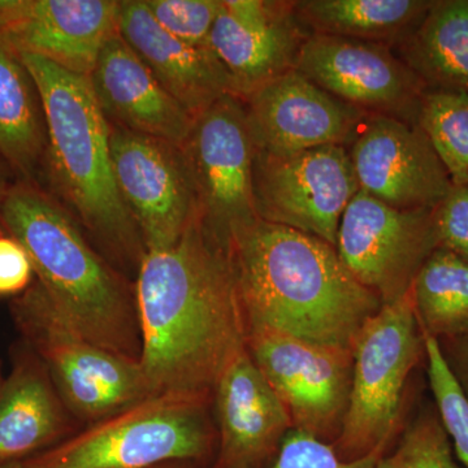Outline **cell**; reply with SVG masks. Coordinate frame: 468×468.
<instances>
[{
  "mask_svg": "<svg viewBox=\"0 0 468 468\" xmlns=\"http://www.w3.org/2000/svg\"><path fill=\"white\" fill-rule=\"evenodd\" d=\"M134 284L140 362L153 392L214 396L224 372L248 350L229 251L197 212L174 246L147 252Z\"/></svg>",
  "mask_w": 468,
  "mask_h": 468,
  "instance_id": "1",
  "label": "cell"
},
{
  "mask_svg": "<svg viewBox=\"0 0 468 468\" xmlns=\"http://www.w3.org/2000/svg\"><path fill=\"white\" fill-rule=\"evenodd\" d=\"M249 332H282L314 343L353 346L383 307L351 275L331 243L258 220L229 246Z\"/></svg>",
  "mask_w": 468,
  "mask_h": 468,
  "instance_id": "2",
  "label": "cell"
},
{
  "mask_svg": "<svg viewBox=\"0 0 468 468\" xmlns=\"http://www.w3.org/2000/svg\"><path fill=\"white\" fill-rule=\"evenodd\" d=\"M41 95L48 150L41 186L81 226L107 261L135 280L147 250L113 175L111 125L89 77L36 55H18Z\"/></svg>",
  "mask_w": 468,
  "mask_h": 468,
  "instance_id": "3",
  "label": "cell"
},
{
  "mask_svg": "<svg viewBox=\"0 0 468 468\" xmlns=\"http://www.w3.org/2000/svg\"><path fill=\"white\" fill-rule=\"evenodd\" d=\"M0 230L26 249L37 282L85 337L141 359L133 280L101 254L58 199L41 185L12 183L0 199Z\"/></svg>",
  "mask_w": 468,
  "mask_h": 468,
  "instance_id": "4",
  "label": "cell"
},
{
  "mask_svg": "<svg viewBox=\"0 0 468 468\" xmlns=\"http://www.w3.org/2000/svg\"><path fill=\"white\" fill-rule=\"evenodd\" d=\"M212 396L154 393L23 462L26 468H153L208 458L218 445Z\"/></svg>",
  "mask_w": 468,
  "mask_h": 468,
  "instance_id": "5",
  "label": "cell"
},
{
  "mask_svg": "<svg viewBox=\"0 0 468 468\" xmlns=\"http://www.w3.org/2000/svg\"><path fill=\"white\" fill-rule=\"evenodd\" d=\"M21 335L50 374L80 424L95 423L154 394L140 360L125 358L85 337L38 282L11 301Z\"/></svg>",
  "mask_w": 468,
  "mask_h": 468,
  "instance_id": "6",
  "label": "cell"
},
{
  "mask_svg": "<svg viewBox=\"0 0 468 468\" xmlns=\"http://www.w3.org/2000/svg\"><path fill=\"white\" fill-rule=\"evenodd\" d=\"M353 384L340 436L332 446L343 461L385 454L401 421L410 374L426 358L423 331L410 291L384 304L354 340Z\"/></svg>",
  "mask_w": 468,
  "mask_h": 468,
  "instance_id": "7",
  "label": "cell"
},
{
  "mask_svg": "<svg viewBox=\"0 0 468 468\" xmlns=\"http://www.w3.org/2000/svg\"><path fill=\"white\" fill-rule=\"evenodd\" d=\"M183 149L199 218L229 251L234 237L260 220L252 193L257 146L241 98L223 95L197 116Z\"/></svg>",
  "mask_w": 468,
  "mask_h": 468,
  "instance_id": "8",
  "label": "cell"
},
{
  "mask_svg": "<svg viewBox=\"0 0 468 468\" xmlns=\"http://www.w3.org/2000/svg\"><path fill=\"white\" fill-rule=\"evenodd\" d=\"M248 351L284 403L292 428L332 445L349 408L353 350L255 329Z\"/></svg>",
  "mask_w": 468,
  "mask_h": 468,
  "instance_id": "9",
  "label": "cell"
},
{
  "mask_svg": "<svg viewBox=\"0 0 468 468\" xmlns=\"http://www.w3.org/2000/svg\"><path fill=\"white\" fill-rule=\"evenodd\" d=\"M360 190L349 151L322 146L289 156L257 150L252 193L258 218L335 248L345 209Z\"/></svg>",
  "mask_w": 468,
  "mask_h": 468,
  "instance_id": "10",
  "label": "cell"
},
{
  "mask_svg": "<svg viewBox=\"0 0 468 468\" xmlns=\"http://www.w3.org/2000/svg\"><path fill=\"white\" fill-rule=\"evenodd\" d=\"M433 208L399 209L359 190L338 227L335 250L384 304L401 300L436 249Z\"/></svg>",
  "mask_w": 468,
  "mask_h": 468,
  "instance_id": "11",
  "label": "cell"
},
{
  "mask_svg": "<svg viewBox=\"0 0 468 468\" xmlns=\"http://www.w3.org/2000/svg\"><path fill=\"white\" fill-rule=\"evenodd\" d=\"M110 147L117 189L147 252L171 248L197 214L196 187L183 147L112 125Z\"/></svg>",
  "mask_w": 468,
  "mask_h": 468,
  "instance_id": "12",
  "label": "cell"
},
{
  "mask_svg": "<svg viewBox=\"0 0 468 468\" xmlns=\"http://www.w3.org/2000/svg\"><path fill=\"white\" fill-rule=\"evenodd\" d=\"M295 69L363 112L418 124L426 85L390 46L311 34Z\"/></svg>",
  "mask_w": 468,
  "mask_h": 468,
  "instance_id": "13",
  "label": "cell"
},
{
  "mask_svg": "<svg viewBox=\"0 0 468 468\" xmlns=\"http://www.w3.org/2000/svg\"><path fill=\"white\" fill-rule=\"evenodd\" d=\"M360 190L399 209L435 208L452 187L419 124L368 115L347 147Z\"/></svg>",
  "mask_w": 468,
  "mask_h": 468,
  "instance_id": "14",
  "label": "cell"
},
{
  "mask_svg": "<svg viewBox=\"0 0 468 468\" xmlns=\"http://www.w3.org/2000/svg\"><path fill=\"white\" fill-rule=\"evenodd\" d=\"M242 101L257 150L275 156L331 144L347 149L368 115L329 94L295 68Z\"/></svg>",
  "mask_w": 468,
  "mask_h": 468,
  "instance_id": "15",
  "label": "cell"
},
{
  "mask_svg": "<svg viewBox=\"0 0 468 468\" xmlns=\"http://www.w3.org/2000/svg\"><path fill=\"white\" fill-rule=\"evenodd\" d=\"M117 15L119 0H0V38L17 55L89 77Z\"/></svg>",
  "mask_w": 468,
  "mask_h": 468,
  "instance_id": "16",
  "label": "cell"
},
{
  "mask_svg": "<svg viewBox=\"0 0 468 468\" xmlns=\"http://www.w3.org/2000/svg\"><path fill=\"white\" fill-rule=\"evenodd\" d=\"M310 36L292 2L221 0L208 46L229 76L233 95L245 100L295 68Z\"/></svg>",
  "mask_w": 468,
  "mask_h": 468,
  "instance_id": "17",
  "label": "cell"
},
{
  "mask_svg": "<svg viewBox=\"0 0 468 468\" xmlns=\"http://www.w3.org/2000/svg\"><path fill=\"white\" fill-rule=\"evenodd\" d=\"M212 406L218 452L211 468L267 467L292 430L288 410L248 350L218 380Z\"/></svg>",
  "mask_w": 468,
  "mask_h": 468,
  "instance_id": "18",
  "label": "cell"
},
{
  "mask_svg": "<svg viewBox=\"0 0 468 468\" xmlns=\"http://www.w3.org/2000/svg\"><path fill=\"white\" fill-rule=\"evenodd\" d=\"M89 81L110 125L181 147L186 143L196 117L159 84L119 33L101 48Z\"/></svg>",
  "mask_w": 468,
  "mask_h": 468,
  "instance_id": "19",
  "label": "cell"
},
{
  "mask_svg": "<svg viewBox=\"0 0 468 468\" xmlns=\"http://www.w3.org/2000/svg\"><path fill=\"white\" fill-rule=\"evenodd\" d=\"M117 33L194 117L233 94L229 76L209 46L189 45L165 32L144 0H119Z\"/></svg>",
  "mask_w": 468,
  "mask_h": 468,
  "instance_id": "20",
  "label": "cell"
},
{
  "mask_svg": "<svg viewBox=\"0 0 468 468\" xmlns=\"http://www.w3.org/2000/svg\"><path fill=\"white\" fill-rule=\"evenodd\" d=\"M11 356L0 387V464L24 462L80 431L32 347L20 340Z\"/></svg>",
  "mask_w": 468,
  "mask_h": 468,
  "instance_id": "21",
  "label": "cell"
},
{
  "mask_svg": "<svg viewBox=\"0 0 468 468\" xmlns=\"http://www.w3.org/2000/svg\"><path fill=\"white\" fill-rule=\"evenodd\" d=\"M46 150L38 88L21 58L0 38V162L17 180L39 185Z\"/></svg>",
  "mask_w": 468,
  "mask_h": 468,
  "instance_id": "22",
  "label": "cell"
},
{
  "mask_svg": "<svg viewBox=\"0 0 468 468\" xmlns=\"http://www.w3.org/2000/svg\"><path fill=\"white\" fill-rule=\"evenodd\" d=\"M433 0H300L295 16L310 34L399 48L415 32Z\"/></svg>",
  "mask_w": 468,
  "mask_h": 468,
  "instance_id": "23",
  "label": "cell"
},
{
  "mask_svg": "<svg viewBox=\"0 0 468 468\" xmlns=\"http://www.w3.org/2000/svg\"><path fill=\"white\" fill-rule=\"evenodd\" d=\"M393 50L427 90L468 95V0H433L415 32Z\"/></svg>",
  "mask_w": 468,
  "mask_h": 468,
  "instance_id": "24",
  "label": "cell"
},
{
  "mask_svg": "<svg viewBox=\"0 0 468 468\" xmlns=\"http://www.w3.org/2000/svg\"><path fill=\"white\" fill-rule=\"evenodd\" d=\"M420 328L439 343L468 335V261L437 248L411 288Z\"/></svg>",
  "mask_w": 468,
  "mask_h": 468,
  "instance_id": "25",
  "label": "cell"
},
{
  "mask_svg": "<svg viewBox=\"0 0 468 468\" xmlns=\"http://www.w3.org/2000/svg\"><path fill=\"white\" fill-rule=\"evenodd\" d=\"M418 124L430 138L452 185H468V95L427 90Z\"/></svg>",
  "mask_w": 468,
  "mask_h": 468,
  "instance_id": "26",
  "label": "cell"
},
{
  "mask_svg": "<svg viewBox=\"0 0 468 468\" xmlns=\"http://www.w3.org/2000/svg\"><path fill=\"white\" fill-rule=\"evenodd\" d=\"M377 468H464L454 460L451 437L439 411L427 408L408 428L396 451L383 455Z\"/></svg>",
  "mask_w": 468,
  "mask_h": 468,
  "instance_id": "27",
  "label": "cell"
},
{
  "mask_svg": "<svg viewBox=\"0 0 468 468\" xmlns=\"http://www.w3.org/2000/svg\"><path fill=\"white\" fill-rule=\"evenodd\" d=\"M423 331V329H421ZM426 345L427 375L435 397L436 409L443 427L451 437L452 449L468 468V399L457 378L454 377L439 341L423 331Z\"/></svg>",
  "mask_w": 468,
  "mask_h": 468,
  "instance_id": "28",
  "label": "cell"
},
{
  "mask_svg": "<svg viewBox=\"0 0 468 468\" xmlns=\"http://www.w3.org/2000/svg\"><path fill=\"white\" fill-rule=\"evenodd\" d=\"M165 32L193 46H208L221 0H144Z\"/></svg>",
  "mask_w": 468,
  "mask_h": 468,
  "instance_id": "29",
  "label": "cell"
},
{
  "mask_svg": "<svg viewBox=\"0 0 468 468\" xmlns=\"http://www.w3.org/2000/svg\"><path fill=\"white\" fill-rule=\"evenodd\" d=\"M383 455L374 452L362 460L343 461L331 443L292 428L286 433L275 461L264 468H377Z\"/></svg>",
  "mask_w": 468,
  "mask_h": 468,
  "instance_id": "30",
  "label": "cell"
},
{
  "mask_svg": "<svg viewBox=\"0 0 468 468\" xmlns=\"http://www.w3.org/2000/svg\"><path fill=\"white\" fill-rule=\"evenodd\" d=\"M433 221L439 248L468 261V185H452L433 208Z\"/></svg>",
  "mask_w": 468,
  "mask_h": 468,
  "instance_id": "31",
  "label": "cell"
},
{
  "mask_svg": "<svg viewBox=\"0 0 468 468\" xmlns=\"http://www.w3.org/2000/svg\"><path fill=\"white\" fill-rule=\"evenodd\" d=\"M34 268L26 249L0 230V298H16L32 286Z\"/></svg>",
  "mask_w": 468,
  "mask_h": 468,
  "instance_id": "32",
  "label": "cell"
},
{
  "mask_svg": "<svg viewBox=\"0 0 468 468\" xmlns=\"http://www.w3.org/2000/svg\"><path fill=\"white\" fill-rule=\"evenodd\" d=\"M439 344L449 367L457 378L468 399V335Z\"/></svg>",
  "mask_w": 468,
  "mask_h": 468,
  "instance_id": "33",
  "label": "cell"
},
{
  "mask_svg": "<svg viewBox=\"0 0 468 468\" xmlns=\"http://www.w3.org/2000/svg\"><path fill=\"white\" fill-rule=\"evenodd\" d=\"M8 171L7 165L0 162V199L5 197V194L7 193L9 186L12 185V183H9V175H11V172Z\"/></svg>",
  "mask_w": 468,
  "mask_h": 468,
  "instance_id": "34",
  "label": "cell"
},
{
  "mask_svg": "<svg viewBox=\"0 0 468 468\" xmlns=\"http://www.w3.org/2000/svg\"><path fill=\"white\" fill-rule=\"evenodd\" d=\"M0 468H26L23 462H9V463L0 464Z\"/></svg>",
  "mask_w": 468,
  "mask_h": 468,
  "instance_id": "35",
  "label": "cell"
},
{
  "mask_svg": "<svg viewBox=\"0 0 468 468\" xmlns=\"http://www.w3.org/2000/svg\"><path fill=\"white\" fill-rule=\"evenodd\" d=\"M181 464H183V463H169V464H163V466L153 467V468H183V467H181Z\"/></svg>",
  "mask_w": 468,
  "mask_h": 468,
  "instance_id": "36",
  "label": "cell"
},
{
  "mask_svg": "<svg viewBox=\"0 0 468 468\" xmlns=\"http://www.w3.org/2000/svg\"><path fill=\"white\" fill-rule=\"evenodd\" d=\"M3 378H2V362H0V387H2Z\"/></svg>",
  "mask_w": 468,
  "mask_h": 468,
  "instance_id": "37",
  "label": "cell"
}]
</instances>
